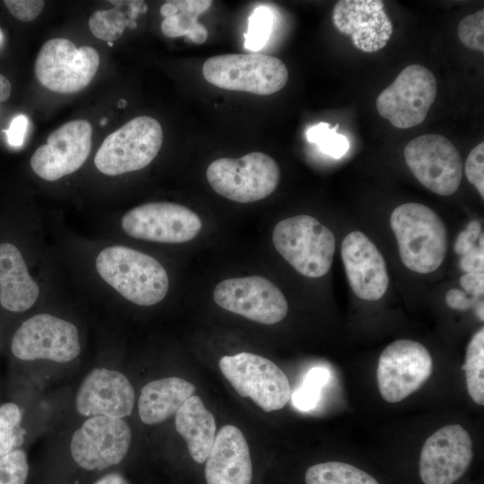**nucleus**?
<instances>
[{"label":"nucleus","instance_id":"1","mask_svg":"<svg viewBox=\"0 0 484 484\" xmlns=\"http://www.w3.org/2000/svg\"><path fill=\"white\" fill-rule=\"evenodd\" d=\"M390 225L409 270L425 274L442 264L447 248L446 229L432 209L417 203L401 204L392 212Z\"/></svg>","mask_w":484,"mask_h":484},{"label":"nucleus","instance_id":"2","mask_svg":"<svg viewBox=\"0 0 484 484\" xmlns=\"http://www.w3.org/2000/svg\"><path fill=\"white\" fill-rule=\"evenodd\" d=\"M100 277L127 300L140 306L161 301L169 290V277L153 257L123 246L102 249L96 258Z\"/></svg>","mask_w":484,"mask_h":484},{"label":"nucleus","instance_id":"3","mask_svg":"<svg viewBox=\"0 0 484 484\" xmlns=\"http://www.w3.org/2000/svg\"><path fill=\"white\" fill-rule=\"evenodd\" d=\"M272 242L282 257L306 277H322L332 266L334 235L314 217L301 214L281 220L273 229Z\"/></svg>","mask_w":484,"mask_h":484},{"label":"nucleus","instance_id":"4","mask_svg":"<svg viewBox=\"0 0 484 484\" xmlns=\"http://www.w3.org/2000/svg\"><path fill=\"white\" fill-rule=\"evenodd\" d=\"M204 79L214 86L257 95H271L287 83L284 63L264 54H226L208 58L203 66Z\"/></svg>","mask_w":484,"mask_h":484},{"label":"nucleus","instance_id":"5","mask_svg":"<svg viewBox=\"0 0 484 484\" xmlns=\"http://www.w3.org/2000/svg\"><path fill=\"white\" fill-rule=\"evenodd\" d=\"M206 177L220 195L246 203L262 200L276 189L280 169L272 157L255 151L238 159L213 160L207 168Z\"/></svg>","mask_w":484,"mask_h":484},{"label":"nucleus","instance_id":"6","mask_svg":"<svg viewBox=\"0 0 484 484\" xmlns=\"http://www.w3.org/2000/svg\"><path fill=\"white\" fill-rule=\"evenodd\" d=\"M162 140V127L158 120L137 117L104 139L95 155V166L108 176L142 169L157 156Z\"/></svg>","mask_w":484,"mask_h":484},{"label":"nucleus","instance_id":"7","mask_svg":"<svg viewBox=\"0 0 484 484\" xmlns=\"http://www.w3.org/2000/svg\"><path fill=\"white\" fill-rule=\"evenodd\" d=\"M221 373L242 397H249L266 412L282 409L291 397L285 373L270 359L249 352L224 356Z\"/></svg>","mask_w":484,"mask_h":484},{"label":"nucleus","instance_id":"8","mask_svg":"<svg viewBox=\"0 0 484 484\" xmlns=\"http://www.w3.org/2000/svg\"><path fill=\"white\" fill-rule=\"evenodd\" d=\"M99 56L89 46L77 48L64 38L52 39L40 48L34 65L41 85L58 93H73L86 88L95 76Z\"/></svg>","mask_w":484,"mask_h":484},{"label":"nucleus","instance_id":"9","mask_svg":"<svg viewBox=\"0 0 484 484\" xmlns=\"http://www.w3.org/2000/svg\"><path fill=\"white\" fill-rule=\"evenodd\" d=\"M436 91L434 74L425 66L411 65L379 94L376 109L394 127L411 128L424 121Z\"/></svg>","mask_w":484,"mask_h":484},{"label":"nucleus","instance_id":"10","mask_svg":"<svg viewBox=\"0 0 484 484\" xmlns=\"http://www.w3.org/2000/svg\"><path fill=\"white\" fill-rule=\"evenodd\" d=\"M432 358L421 343L397 340L380 354L376 369L378 389L390 403L399 402L420 388L432 373Z\"/></svg>","mask_w":484,"mask_h":484},{"label":"nucleus","instance_id":"11","mask_svg":"<svg viewBox=\"0 0 484 484\" xmlns=\"http://www.w3.org/2000/svg\"><path fill=\"white\" fill-rule=\"evenodd\" d=\"M403 154L411 173L428 190L448 196L459 188L462 164L447 138L436 134L420 135L409 142Z\"/></svg>","mask_w":484,"mask_h":484},{"label":"nucleus","instance_id":"12","mask_svg":"<svg viewBox=\"0 0 484 484\" xmlns=\"http://www.w3.org/2000/svg\"><path fill=\"white\" fill-rule=\"evenodd\" d=\"M11 350L22 360L69 362L81 352L78 330L68 321L49 314H39L17 329Z\"/></svg>","mask_w":484,"mask_h":484},{"label":"nucleus","instance_id":"13","mask_svg":"<svg viewBox=\"0 0 484 484\" xmlns=\"http://www.w3.org/2000/svg\"><path fill=\"white\" fill-rule=\"evenodd\" d=\"M213 299L221 308L264 324L281 321L288 312L283 293L262 276L224 280L215 287Z\"/></svg>","mask_w":484,"mask_h":484},{"label":"nucleus","instance_id":"14","mask_svg":"<svg viewBox=\"0 0 484 484\" xmlns=\"http://www.w3.org/2000/svg\"><path fill=\"white\" fill-rule=\"evenodd\" d=\"M124 231L134 238L160 242L184 243L201 230L200 217L189 208L169 202L142 204L122 218Z\"/></svg>","mask_w":484,"mask_h":484},{"label":"nucleus","instance_id":"15","mask_svg":"<svg viewBox=\"0 0 484 484\" xmlns=\"http://www.w3.org/2000/svg\"><path fill=\"white\" fill-rule=\"evenodd\" d=\"M131 438L130 428L123 419L92 416L73 433L70 451L80 467L100 471L125 458Z\"/></svg>","mask_w":484,"mask_h":484},{"label":"nucleus","instance_id":"16","mask_svg":"<svg viewBox=\"0 0 484 484\" xmlns=\"http://www.w3.org/2000/svg\"><path fill=\"white\" fill-rule=\"evenodd\" d=\"M473 458L471 438L459 424L440 428L425 441L419 457L424 484H453L468 470Z\"/></svg>","mask_w":484,"mask_h":484},{"label":"nucleus","instance_id":"17","mask_svg":"<svg viewBox=\"0 0 484 484\" xmlns=\"http://www.w3.org/2000/svg\"><path fill=\"white\" fill-rule=\"evenodd\" d=\"M92 126L83 119L69 121L55 131L30 158L33 171L48 181L57 180L79 169L91 147Z\"/></svg>","mask_w":484,"mask_h":484},{"label":"nucleus","instance_id":"18","mask_svg":"<svg viewBox=\"0 0 484 484\" xmlns=\"http://www.w3.org/2000/svg\"><path fill=\"white\" fill-rule=\"evenodd\" d=\"M333 22L340 33L350 36L354 47L366 53L382 49L393 33L392 22L379 0L338 1Z\"/></svg>","mask_w":484,"mask_h":484},{"label":"nucleus","instance_id":"19","mask_svg":"<svg viewBox=\"0 0 484 484\" xmlns=\"http://www.w3.org/2000/svg\"><path fill=\"white\" fill-rule=\"evenodd\" d=\"M341 258L350 286L365 300H378L388 288L385 261L375 244L361 231L349 233L341 243Z\"/></svg>","mask_w":484,"mask_h":484},{"label":"nucleus","instance_id":"20","mask_svg":"<svg viewBox=\"0 0 484 484\" xmlns=\"http://www.w3.org/2000/svg\"><path fill=\"white\" fill-rule=\"evenodd\" d=\"M134 391L120 372L94 368L83 379L75 399L77 411L82 416H107L121 419L134 409Z\"/></svg>","mask_w":484,"mask_h":484},{"label":"nucleus","instance_id":"21","mask_svg":"<svg viewBox=\"0 0 484 484\" xmlns=\"http://www.w3.org/2000/svg\"><path fill=\"white\" fill-rule=\"evenodd\" d=\"M252 462L247 442L237 427L223 426L206 459L207 484H250Z\"/></svg>","mask_w":484,"mask_h":484},{"label":"nucleus","instance_id":"22","mask_svg":"<svg viewBox=\"0 0 484 484\" xmlns=\"http://www.w3.org/2000/svg\"><path fill=\"white\" fill-rule=\"evenodd\" d=\"M39 294L29 274L20 250L13 244H0V303L11 312H23L33 306Z\"/></svg>","mask_w":484,"mask_h":484},{"label":"nucleus","instance_id":"23","mask_svg":"<svg viewBox=\"0 0 484 484\" xmlns=\"http://www.w3.org/2000/svg\"><path fill=\"white\" fill-rule=\"evenodd\" d=\"M194 392L193 384L176 376L151 381L142 388L139 397L142 422L153 425L165 421L175 415Z\"/></svg>","mask_w":484,"mask_h":484},{"label":"nucleus","instance_id":"24","mask_svg":"<svg viewBox=\"0 0 484 484\" xmlns=\"http://www.w3.org/2000/svg\"><path fill=\"white\" fill-rule=\"evenodd\" d=\"M175 426L186 441L191 457L196 462H204L215 439L216 424L199 396L192 395L180 407L176 413Z\"/></svg>","mask_w":484,"mask_h":484},{"label":"nucleus","instance_id":"25","mask_svg":"<svg viewBox=\"0 0 484 484\" xmlns=\"http://www.w3.org/2000/svg\"><path fill=\"white\" fill-rule=\"evenodd\" d=\"M212 4L209 0L169 1L160 8L165 19L161 31L169 38L186 36L195 44H203L208 37L205 27L197 22V17Z\"/></svg>","mask_w":484,"mask_h":484},{"label":"nucleus","instance_id":"26","mask_svg":"<svg viewBox=\"0 0 484 484\" xmlns=\"http://www.w3.org/2000/svg\"><path fill=\"white\" fill-rule=\"evenodd\" d=\"M306 484H379L367 472L346 462H326L309 467Z\"/></svg>","mask_w":484,"mask_h":484},{"label":"nucleus","instance_id":"27","mask_svg":"<svg viewBox=\"0 0 484 484\" xmlns=\"http://www.w3.org/2000/svg\"><path fill=\"white\" fill-rule=\"evenodd\" d=\"M465 370L467 391L479 405H484V328L471 339L462 366Z\"/></svg>","mask_w":484,"mask_h":484},{"label":"nucleus","instance_id":"28","mask_svg":"<svg viewBox=\"0 0 484 484\" xmlns=\"http://www.w3.org/2000/svg\"><path fill=\"white\" fill-rule=\"evenodd\" d=\"M20 408L12 402L0 407V457L20 446L24 440V430L20 427Z\"/></svg>","mask_w":484,"mask_h":484},{"label":"nucleus","instance_id":"29","mask_svg":"<svg viewBox=\"0 0 484 484\" xmlns=\"http://www.w3.org/2000/svg\"><path fill=\"white\" fill-rule=\"evenodd\" d=\"M330 125L321 122L310 126L307 131V138L309 143L316 144L324 154L339 159L348 151L350 143L346 136L337 133L339 125L333 127Z\"/></svg>","mask_w":484,"mask_h":484},{"label":"nucleus","instance_id":"30","mask_svg":"<svg viewBox=\"0 0 484 484\" xmlns=\"http://www.w3.org/2000/svg\"><path fill=\"white\" fill-rule=\"evenodd\" d=\"M329 378L330 372L324 367L310 369L302 385L291 393L293 405L303 411L314 409L319 401L321 389Z\"/></svg>","mask_w":484,"mask_h":484},{"label":"nucleus","instance_id":"31","mask_svg":"<svg viewBox=\"0 0 484 484\" xmlns=\"http://www.w3.org/2000/svg\"><path fill=\"white\" fill-rule=\"evenodd\" d=\"M127 23L128 19L125 13L117 8L96 11L89 18L91 33L108 42L119 39Z\"/></svg>","mask_w":484,"mask_h":484},{"label":"nucleus","instance_id":"32","mask_svg":"<svg viewBox=\"0 0 484 484\" xmlns=\"http://www.w3.org/2000/svg\"><path fill=\"white\" fill-rule=\"evenodd\" d=\"M273 24V14L265 5L257 6L248 19V29L244 34L245 48L258 51L266 44Z\"/></svg>","mask_w":484,"mask_h":484},{"label":"nucleus","instance_id":"33","mask_svg":"<svg viewBox=\"0 0 484 484\" xmlns=\"http://www.w3.org/2000/svg\"><path fill=\"white\" fill-rule=\"evenodd\" d=\"M29 472L27 457L16 449L0 457V484H25Z\"/></svg>","mask_w":484,"mask_h":484},{"label":"nucleus","instance_id":"34","mask_svg":"<svg viewBox=\"0 0 484 484\" xmlns=\"http://www.w3.org/2000/svg\"><path fill=\"white\" fill-rule=\"evenodd\" d=\"M484 10L464 17L458 25V38L467 48L484 51Z\"/></svg>","mask_w":484,"mask_h":484},{"label":"nucleus","instance_id":"35","mask_svg":"<svg viewBox=\"0 0 484 484\" xmlns=\"http://www.w3.org/2000/svg\"><path fill=\"white\" fill-rule=\"evenodd\" d=\"M467 179L484 197V143L481 142L469 153L465 163Z\"/></svg>","mask_w":484,"mask_h":484},{"label":"nucleus","instance_id":"36","mask_svg":"<svg viewBox=\"0 0 484 484\" xmlns=\"http://www.w3.org/2000/svg\"><path fill=\"white\" fill-rule=\"evenodd\" d=\"M8 11L22 22H30L39 15L44 8L42 0H4Z\"/></svg>","mask_w":484,"mask_h":484},{"label":"nucleus","instance_id":"37","mask_svg":"<svg viewBox=\"0 0 484 484\" xmlns=\"http://www.w3.org/2000/svg\"><path fill=\"white\" fill-rule=\"evenodd\" d=\"M480 234V224L478 220H471L466 229L462 231L455 242L454 250L458 255H464L474 246L475 240Z\"/></svg>","mask_w":484,"mask_h":484},{"label":"nucleus","instance_id":"38","mask_svg":"<svg viewBox=\"0 0 484 484\" xmlns=\"http://www.w3.org/2000/svg\"><path fill=\"white\" fill-rule=\"evenodd\" d=\"M28 126V118L25 115H18L13 118L8 129L4 130L10 145L14 147L22 146Z\"/></svg>","mask_w":484,"mask_h":484},{"label":"nucleus","instance_id":"39","mask_svg":"<svg viewBox=\"0 0 484 484\" xmlns=\"http://www.w3.org/2000/svg\"><path fill=\"white\" fill-rule=\"evenodd\" d=\"M478 298L458 289L450 290L445 295L446 304L458 310H466L473 307Z\"/></svg>","mask_w":484,"mask_h":484},{"label":"nucleus","instance_id":"40","mask_svg":"<svg viewBox=\"0 0 484 484\" xmlns=\"http://www.w3.org/2000/svg\"><path fill=\"white\" fill-rule=\"evenodd\" d=\"M462 287L471 295L479 298L484 293L483 272H467L460 279Z\"/></svg>","mask_w":484,"mask_h":484},{"label":"nucleus","instance_id":"41","mask_svg":"<svg viewBox=\"0 0 484 484\" xmlns=\"http://www.w3.org/2000/svg\"><path fill=\"white\" fill-rule=\"evenodd\" d=\"M483 247L474 246L471 251L462 255L461 267L467 272H483Z\"/></svg>","mask_w":484,"mask_h":484},{"label":"nucleus","instance_id":"42","mask_svg":"<svg viewBox=\"0 0 484 484\" xmlns=\"http://www.w3.org/2000/svg\"><path fill=\"white\" fill-rule=\"evenodd\" d=\"M94 484H129L128 481L120 474L110 473L100 478Z\"/></svg>","mask_w":484,"mask_h":484},{"label":"nucleus","instance_id":"43","mask_svg":"<svg viewBox=\"0 0 484 484\" xmlns=\"http://www.w3.org/2000/svg\"><path fill=\"white\" fill-rule=\"evenodd\" d=\"M11 83L3 74L0 73V102L5 101L11 94Z\"/></svg>","mask_w":484,"mask_h":484},{"label":"nucleus","instance_id":"44","mask_svg":"<svg viewBox=\"0 0 484 484\" xmlns=\"http://www.w3.org/2000/svg\"><path fill=\"white\" fill-rule=\"evenodd\" d=\"M118 106H119L120 108H123V107L126 106V101L124 100V99H121V100L118 102Z\"/></svg>","mask_w":484,"mask_h":484},{"label":"nucleus","instance_id":"45","mask_svg":"<svg viewBox=\"0 0 484 484\" xmlns=\"http://www.w3.org/2000/svg\"><path fill=\"white\" fill-rule=\"evenodd\" d=\"M4 43V34L0 29V47L3 45Z\"/></svg>","mask_w":484,"mask_h":484},{"label":"nucleus","instance_id":"46","mask_svg":"<svg viewBox=\"0 0 484 484\" xmlns=\"http://www.w3.org/2000/svg\"><path fill=\"white\" fill-rule=\"evenodd\" d=\"M108 119L107 118H102L100 121H99V125H105L106 123H107Z\"/></svg>","mask_w":484,"mask_h":484},{"label":"nucleus","instance_id":"47","mask_svg":"<svg viewBox=\"0 0 484 484\" xmlns=\"http://www.w3.org/2000/svg\"><path fill=\"white\" fill-rule=\"evenodd\" d=\"M108 45L109 47H112V46H113V42L108 41Z\"/></svg>","mask_w":484,"mask_h":484}]
</instances>
